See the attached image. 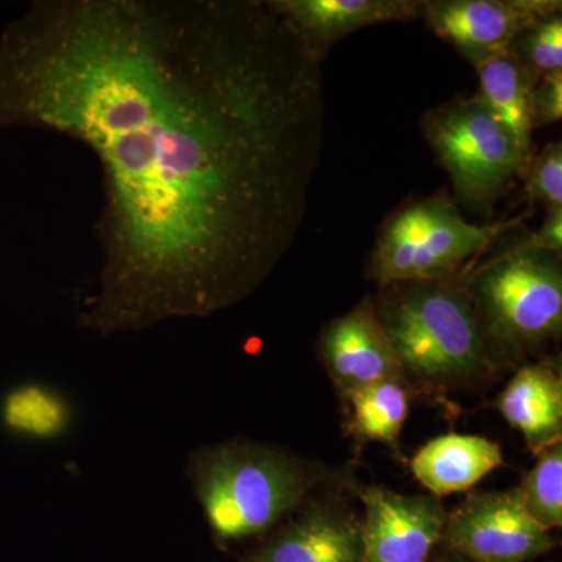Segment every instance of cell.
Instances as JSON below:
<instances>
[{
	"label": "cell",
	"mask_w": 562,
	"mask_h": 562,
	"mask_svg": "<svg viewBox=\"0 0 562 562\" xmlns=\"http://www.w3.org/2000/svg\"><path fill=\"white\" fill-rule=\"evenodd\" d=\"M528 249L552 251L562 255V209L547 211L546 220L538 232L520 239Z\"/></svg>",
	"instance_id": "obj_22"
},
{
	"label": "cell",
	"mask_w": 562,
	"mask_h": 562,
	"mask_svg": "<svg viewBox=\"0 0 562 562\" xmlns=\"http://www.w3.org/2000/svg\"><path fill=\"white\" fill-rule=\"evenodd\" d=\"M317 349L322 366L341 397L386 380L406 382L397 355L376 317L372 295L327 322Z\"/></svg>",
	"instance_id": "obj_11"
},
{
	"label": "cell",
	"mask_w": 562,
	"mask_h": 562,
	"mask_svg": "<svg viewBox=\"0 0 562 562\" xmlns=\"http://www.w3.org/2000/svg\"><path fill=\"white\" fill-rule=\"evenodd\" d=\"M509 425L522 432L532 454L561 442L562 379L554 362H530L519 369L495 402Z\"/></svg>",
	"instance_id": "obj_13"
},
{
	"label": "cell",
	"mask_w": 562,
	"mask_h": 562,
	"mask_svg": "<svg viewBox=\"0 0 562 562\" xmlns=\"http://www.w3.org/2000/svg\"><path fill=\"white\" fill-rule=\"evenodd\" d=\"M465 286L495 371L560 339L561 255L522 243L465 273Z\"/></svg>",
	"instance_id": "obj_4"
},
{
	"label": "cell",
	"mask_w": 562,
	"mask_h": 562,
	"mask_svg": "<svg viewBox=\"0 0 562 562\" xmlns=\"http://www.w3.org/2000/svg\"><path fill=\"white\" fill-rule=\"evenodd\" d=\"M342 398L349 406L347 432L355 441L380 442L398 450V439L412 402L408 382L386 380L350 392Z\"/></svg>",
	"instance_id": "obj_16"
},
{
	"label": "cell",
	"mask_w": 562,
	"mask_h": 562,
	"mask_svg": "<svg viewBox=\"0 0 562 562\" xmlns=\"http://www.w3.org/2000/svg\"><path fill=\"white\" fill-rule=\"evenodd\" d=\"M519 487L536 522L552 531L562 525V441L536 454Z\"/></svg>",
	"instance_id": "obj_18"
},
{
	"label": "cell",
	"mask_w": 562,
	"mask_h": 562,
	"mask_svg": "<svg viewBox=\"0 0 562 562\" xmlns=\"http://www.w3.org/2000/svg\"><path fill=\"white\" fill-rule=\"evenodd\" d=\"M505 464L502 447L482 436H439L414 454L409 468L414 479L432 497H446L472 490L487 473Z\"/></svg>",
	"instance_id": "obj_14"
},
{
	"label": "cell",
	"mask_w": 562,
	"mask_h": 562,
	"mask_svg": "<svg viewBox=\"0 0 562 562\" xmlns=\"http://www.w3.org/2000/svg\"><path fill=\"white\" fill-rule=\"evenodd\" d=\"M475 69L479 72L476 98L513 136L517 150L528 168L535 155L531 98L541 77L536 76L508 50Z\"/></svg>",
	"instance_id": "obj_15"
},
{
	"label": "cell",
	"mask_w": 562,
	"mask_h": 562,
	"mask_svg": "<svg viewBox=\"0 0 562 562\" xmlns=\"http://www.w3.org/2000/svg\"><path fill=\"white\" fill-rule=\"evenodd\" d=\"M3 420L11 430L38 439H57L68 431L72 409L65 395L41 384H25L7 395Z\"/></svg>",
	"instance_id": "obj_17"
},
{
	"label": "cell",
	"mask_w": 562,
	"mask_h": 562,
	"mask_svg": "<svg viewBox=\"0 0 562 562\" xmlns=\"http://www.w3.org/2000/svg\"><path fill=\"white\" fill-rule=\"evenodd\" d=\"M468 271L449 279L398 281L379 288L373 297L412 387L449 390L495 371L465 286Z\"/></svg>",
	"instance_id": "obj_2"
},
{
	"label": "cell",
	"mask_w": 562,
	"mask_h": 562,
	"mask_svg": "<svg viewBox=\"0 0 562 562\" xmlns=\"http://www.w3.org/2000/svg\"><path fill=\"white\" fill-rule=\"evenodd\" d=\"M428 562H476L471 560V558L465 557L457 550L447 549V547L441 546L439 543L436 547L435 552H432L430 560Z\"/></svg>",
	"instance_id": "obj_23"
},
{
	"label": "cell",
	"mask_w": 562,
	"mask_h": 562,
	"mask_svg": "<svg viewBox=\"0 0 562 562\" xmlns=\"http://www.w3.org/2000/svg\"><path fill=\"white\" fill-rule=\"evenodd\" d=\"M525 195L528 206H543L546 211L562 209V146L561 140L547 144L532 155L525 173Z\"/></svg>",
	"instance_id": "obj_20"
},
{
	"label": "cell",
	"mask_w": 562,
	"mask_h": 562,
	"mask_svg": "<svg viewBox=\"0 0 562 562\" xmlns=\"http://www.w3.org/2000/svg\"><path fill=\"white\" fill-rule=\"evenodd\" d=\"M188 475L220 546L269 535L324 480L314 462L279 447L246 441L199 450L191 457Z\"/></svg>",
	"instance_id": "obj_3"
},
{
	"label": "cell",
	"mask_w": 562,
	"mask_h": 562,
	"mask_svg": "<svg viewBox=\"0 0 562 562\" xmlns=\"http://www.w3.org/2000/svg\"><path fill=\"white\" fill-rule=\"evenodd\" d=\"M522 217L472 224L447 192L412 199L383 221L369 255L366 279L383 288L398 281L458 276Z\"/></svg>",
	"instance_id": "obj_5"
},
{
	"label": "cell",
	"mask_w": 562,
	"mask_h": 562,
	"mask_svg": "<svg viewBox=\"0 0 562 562\" xmlns=\"http://www.w3.org/2000/svg\"><path fill=\"white\" fill-rule=\"evenodd\" d=\"M508 52L541 79L562 72V11L543 16L517 33Z\"/></svg>",
	"instance_id": "obj_19"
},
{
	"label": "cell",
	"mask_w": 562,
	"mask_h": 562,
	"mask_svg": "<svg viewBox=\"0 0 562 562\" xmlns=\"http://www.w3.org/2000/svg\"><path fill=\"white\" fill-rule=\"evenodd\" d=\"M316 61L339 41L386 22L422 18V0H268Z\"/></svg>",
	"instance_id": "obj_12"
},
{
	"label": "cell",
	"mask_w": 562,
	"mask_h": 562,
	"mask_svg": "<svg viewBox=\"0 0 562 562\" xmlns=\"http://www.w3.org/2000/svg\"><path fill=\"white\" fill-rule=\"evenodd\" d=\"M562 117V72L542 77L531 98L532 128L547 127Z\"/></svg>",
	"instance_id": "obj_21"
},
{
	"label": "cell",
	"mask_w": 562,
	"mask_h": 562,
	"mask_svg": "<svg viewBox=\"0 0 562 562\" xmlns=\"http://www.w3.org/2000/svg\"><path fill=\"white\" fill-rule=\"evenodd\" d=\"M361 562H428L441 543L447 513L441 498L405 495L383 486L360 492Z\"/></svg>",
	"instance_id": "obj_9"
},
{
	"label": "cell",
	"mask_w": 562,
	"mask_h": 562,
	"mask_svg": "<svg viewBox=\"0 0 562 562\" xmlns=\"http://www.w3.org/2000/svg\"><path fill=\"white\" fill-rule=\"evenodd\" d=\"M362 519L341 498H308L244 562H361Z\"/></svg>",
	"instance_id": "obj_10"
},
{
	"label": "cell",
	"mask_w": 562,
	"mask_h": 562,
	"mask_svg": "<svg viewBox=\"0 0 562 562\" xmlns=\"http://www.w3.org/2000/svg\"><path fill=\"white\" fill-rule=\"evenodd\" d=\"M562 11L561 0H422V18L473 68L508 50L517 33Z\"/></svg>",
	"instance_id": "obj_8"
},
{
	"label": "cell",
	"mask_w": 562,
	"mask_h": 562,
	"mask_svg": "<svg viewBox=\"0 0 562 562\" xmlns=\"http://www.w3.org/2000/svg\"><path fill=\"white\" fill-rule=\"evenodd\" d=\"M420 128L452 180L453 201L473 213L490 216L527 173L513 136L475 94L428 110Z\"/></svg>",
	"instance_id": "obj_6"
},
{
	"label": "cell",
	"mask_w": 562,
	"mask_h": 562,
	"mask_svg": "<svg viewBox=\"0 0 562 562\" xmlns=\"http://www.w3.org/2000/svg\"><path fill=\"white\" fill-rule=\"evenodd\" d=\"M98 158L101 336L231 308L308 210L321 63L268 0H38L0 35V128Z\"/></svg>",
	"instance_id": "obj_1"
},
{
	"label": "cell",
	"mask_w": 562,
	"mask_h": 562,
	"mask_svg": "<svg viewBox=\"0 0 562 562\" xmlns=\"http://www.w3.org/2000/svg\"><path fill=\"white\" fill-rule=\"evenodd\" d=\"M441 546L476 562H530L553 549L519 487L473 492L447 514Z\"/></svg>",
	"instance_id": "obj_7"
}]
</instances>
